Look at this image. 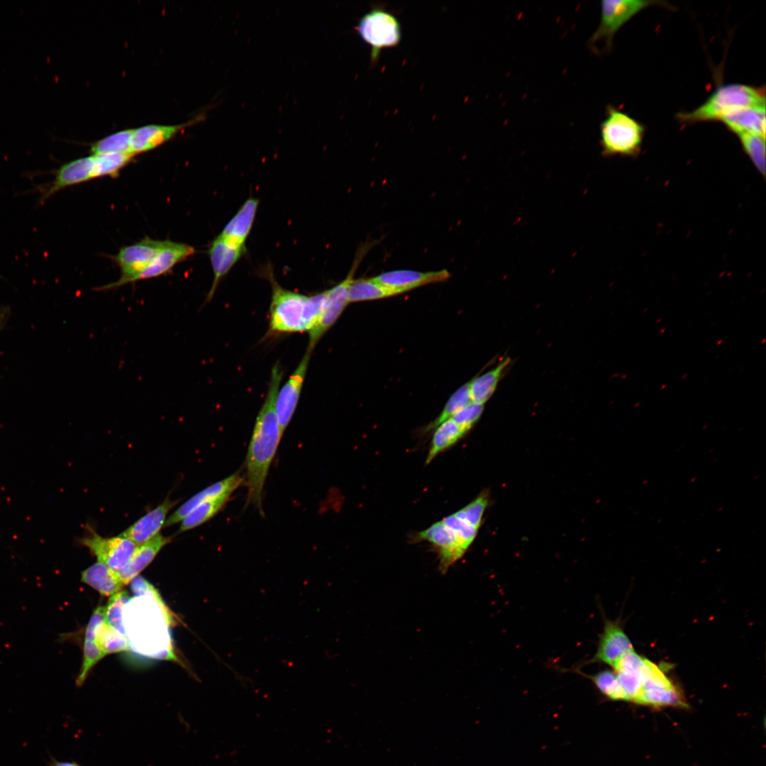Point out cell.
Returning a JSON list of instances; mask_svg holds the SVG:
<instances>
[{"label": "cell", "instance_id": "16", "mask_svg": "<svg viewBox=\"0 0 766 766\" xmlns=\"http://www.w3.org/2000/svg\"><path fill=\"white\" fill-rule=\"evenodd\" d=\"M243 483V478L235 472L222 480L216 482L204 488L173 512L166 520L165 526H169L182 521L189 513L199 505L231 494Z\"/></svg>", "mask_w": 766, "mask_h": 766}, {"label": "cell", "instance_id": "29", "mask_svg": "<svg viewBox=\"0 0 766 766\" xmlns=\"http://www.w3.org/2000/svg\"><path fill=\"white\" fill-rule=\"evenodd\" d=\"M133 131V129L118 131L94 143L90 149L92 155L109 153L131 154Z\"/></svg>", "mask_w": 766, "mask_h": 766}, {"label": "cell", "instance_id": "4", "mask_svg": "<svg viewBox=\"0 0 766 766\" xmlns=\"http://www.w3.org/2000/svg\"><path fill=\"white\" fill-rule=\"evenodd\" d=\"M645 127L635 118L609 105L600 124V145L606 157H635L641 149Z\"/></svg>", "mask_w": 766, "mask_h": 766}, {"label": "cell", "instance_id": "31", "mask_svg": "<svg viewBox=\"0 0 766 766\" xmlns=\"http://www.w3.org/2000/svg\"><path fill=\"white\" fill-rule=\"evenodd\" d=\"M472 402L470 384L468 382L458 388L450 396L440 415L427 426L425 431L436 428L443 421L450 418L457 411Z\"/></svg>", "mask_w": 766, "mask_h": 766}, {"label": "cell", "instance_id": "38", "mask_svg": "<svg viewBox=\"0 0 766 766\" xmlns=\"http://www.w3.org/2000/svg\"><path fill=\"white\" fill-rule=\"evenodd\" d=\"M484 410V404L472 401L450 418L463 431L467 432L479 420Z\"/></svg>", "mask_w": 766, "mask_h": 766}, {"label": "cell", "instance_id": "27", "mask_svg": "<svg viewBox=\"0 0 766 766\" xmlns=\"http://www.w3.org/2000/svg\"><path fill=\"white\" fill-rule=\"evenodd\" d=\"M230 496L226 494L197 506L182 520L177 533L189 531L207 522L221 511Z\"/></svg>", "mask_w": 766, "mask_h": 766}, {"label": "cell", "instance_id": "2", "mask_svg": "<svg viewBox=\"0 0 766 766\" xmlns=\"http://www.w3.org/2000/svg\"><path fill=\"white\" fill-rule=\"evenodd\" d=\"M262 272L272 287L268 335L309 332L321 313L325 292L311 296L299 294L281 287L270 266Z\"/></svg>", "mask_w": 766, "mask_h": 766}, {"label": "cell", "instance_id": "11", "mask_svg": "<svg viewBox=\"0 0 766 766\" xmlns=\"http://www.w3.org/2000/svg\"><path fill=\"white\" fill-rule=\"evenodd\" d=\"M311 353L312 351L306 350L293 373L277 392L275 412L282 433L296 409Z\"/></svg>", "mask_w": 766, "mask_h": 766}, {"label": "cell", "instance_id": "23", "mask_svg": "<svg viewBox=\"0 0 766 766\" xmlns=\"http://www.w3.org/2000/svg\"><path fill=\"white\" fill-rule=\"evenodd\" d=\"M81 580L104 596H111L124 585L116 572L99 561L82 572Z\"/></svg>", "mask_w": 766, "mask_h": 766}, {"label": "cell", "instance_id": "24", "mask_svg": "<svg viewBox=\"0 0 766 766\" xmlns=\"http://www.w3.org/2000/svg\"><path fill=\"white\" fill-rule=\"evenodd\" d=\"M509 362L510 359L506 358L492 370L478 376L469 382L472 401L484 404L490 399Z\"/></svg>", "mask_w": 766, "mask_h": 766}, {"label": "cell", "instance_id": "20", "mask_svg": "<svg viewBox=\"0 0 766 766\" xmlns=\"http://www.w3.org/2000/svg\"><path fill=\"white\" fill-rule=\"evenodd\" d=\"M719 121L736 135L749 133L765 138V106L733 111L722 116Z\"/></svg>", "mask_w": 766, "mask_h": 766}, {"label": "cell", "instance_id": "37", "mask_svg": "<svg viewBox=\"0 0 766 766\" xmlns=\"http://www.w3.org/2000/svg\"><path fill=\"white\" fill-rule=\"evenodd\" d=\"M488 500L484 495H480L473 501L454 514L472 526L479 528Z\"/></svg>", "mask_w": 766, "mask_h": 766}, {"label": "cell", "instance_id": "5", "mask_svg": "<svg viewBox=\"0 0 766 766\" xmlns=\"http://www.w3.org/2000/svg\"><path fill=\"white\" fill-rule=\"evenodd\" d=\"M663 1L650 0H604L601 2L599 26L589 40L588 45L595 53L599 45L601 52L609 51L617 31L635 15L653 4Z\"/></svg>", "mask_w": 766, "mask_h": 766}, {"label": "cell", "instance_id": "6", "mask_svg": "<svg viewBox=\"0 0 766 766\" xmlns=\"http://www.w3.org/2000/svg\"><path fill=\"white\" fill-rule=\"evenodd\" d=\"M355 30L362 40L370 46L372 62L379 59L382 49L397 46L401 38L398 19L380 6L374 7L366 13L359 20Z\"/></svg>", "mask_w": 766, "mask_h": 766}, {"label": "cell", "instance_id": "18", "mask_svg": "<svg viewBox=\"0 0 766 766\" xmlns=\"http://www.w3.org/2000/svg\"><path fill=\"white\" fill-rule=\"evenodd\" d=\"M194 252V248L190 245L165 240L161 250L154 260L135 276L132 282L165 274L177 264L192 256Z\"/></svg>", "mask_w": 766, "mask_h": 766}, {"label": "cell", "instance_id": "32", "mask_svg": "<svg viewBox=\"0 0 766 766\" xmlns=\"http://www.w3.org/2000/svg\"><path fill=\"white\" fill-rule=\"evenodd\" d=\"M94 157V178L113 177L134 157L131 154L109 153Z\"/></svg>", "mask_w": 766, "mask_h": 766}, {"label": "cell", "instance_id": "15", "mask_svg": "<svg viewBox=\"0 0 766 766\" xmlns=\"http://www.w3.org/2000/svg\"><path fill=\"white\" fill-rule=\"evenodd\" d=\"M245 251V247L233 245L219 235L211 242L209 248V255L213 279L205 302H209L211 300L221 280L230 272Z\"/></svg>", "mask_w": 766, "mask_h": 766}, {"label": "cell", "instance_id": "40", "mask_svg": "<svg viewBox=\"0 0 766 766\" xmlns=\"http://www.w3.org/2000/svg\"><path fill=\"white\" fill-rule=\"evenodd\" d=\"M49 766H82L75 761H59L50 757Z\"/></svg>", "mask_w": 766, "mask_h": 766}, {"label": "cell", "instance_id": "33", "mask_svg": "<svg viewBox=\"0 0 766 766\" xmlns=\"http://www.w3.org/2000/svg\"><path fill=\"white\" fill-rule=\"evenodd\" d=\"M95 641L105 655L130 650L126 636L106 623L100 629Z\"/></svg>", "mask_w": 766, "mask_h": 766}, {"label": "cell", "instance_id": "19", "mask_svg": "<svg viewBox=\"0 0 766 766\" xmlns=\"http://www.w3.org/2000/svg\"><path fill=\"white\" fill-rule=\"evenodd\" d=\"M258 206V199L249 197L226 223L219 235L233 245L245 247Z\"/></svg>", "mask_w": 766, "mask_h": 766}, {"label": "cell", "instance_id": "30", "mask_svg": "<svg viewBox=\"0 0 766 766\" xmlns=\"http://www.w3.org/2000/svg\"><path fill=\"white\" fill-rule=\"evenodd\" d=\"M745 153L755 165L756 170L765 175V138L753 133H742L736 135Z\"/></svg>", "mask_w": 766, "mask_h": 766}, {"label": "cell", "instance_id": "10", "mask_svg": "<svg viewBox=\"0 0 766 766\" xmlns=\"http://www.w3.org/2000/svg\"><path fill=\"white\" fill-rule=\"evenodd\" d=\"M51 181L35 186L33 191L38 194V204H44L58 192L94 178V157L78 158L60 165L53 171Z\"/></svg>", "mask_w": 766, "mask_h": 766}, {"label": "cell", "instance_id": "22", "mask_svg": "<svg viewBox=\"0 0 766 766\" xmlns=\"http://www.w3.org/2000/svg\"><path fill=\"white\" fill-rule=\"evenodd\" d=\"M170 540L171 538L159 533L150 540L138 545L128 564L117 572L123 584L129 583L138 576Z\"/></svg>", "mask_w": 766, "mask_h": 766}, {"label": "cell", "instance_id": "9", "mask_svg": "<svg viewBox=\"0 0 766 766\" xmlns=\"http://www.w3.org/2000/svg\"><path fill=\"white\" fill-rule=\"evenodd\" d=\"M80 541L96 557L99 562L116 572L128 564L138 546L121 535L105 538L94 531L83 537Z\"/></svg>", "mask_w": 766, "mask_h": 766}, {"label": "cell", "instance_id": "7", "mask_svg": "<svg viewBox=\"0 0 766 766\" xmlns=\"http://www.w3.org/2000/svg\"><path fill=\"white\" fill-rule=\"evenodd\" d=\"M369 248L368 245L365 244L358 249L347 277L340 283L324 291L325 299L321 313L316 325L309 332L308 350L313 352L316 345L336 322L349 304V286L354 279L355 272Z\"/></svg>", "mask_w": 766, "mask_h": 766}, {"label": "cell", "instance_id": "39", "mask_svg": "<svg viewBox=\"0 0 766 766\" xmlns=\"http://www.w3.org/2000/svg\"><path fill=\"white\" fill-rule=\"evenodd\" d=\"M105 612V606H99L94 610L86 628L84 640H96L100 629L106 623Z\"/></svg>", "mask_w": 766, "mask_h": 766}, {"label": "cell", "instance_id": "17", "mask_svg": "<svg viewBox=\"0 0 766 766\" xmlns=\"http://www.w3.org/2000/svg\"><path fill=\"white\" fill-rule=\"evenodd\" d=\"M177 504L168 497L160 505L148 512L120 535L130 539L137 545H141L159 534L165 526L169 511Z\"/></svg>", "mask_w": 766, "mask_h": 766}, {"label": "cell", "instance_id": "1", "mask_svg": "<svg viewBox=\"0 0 766 766\" xmlns=\"http://www.w3.org/2000/svg\"><path fill=\"white\" fill-rule=\"evenodd\" d=\"M282 377V369L276 363L272 369L267 395L255 420L246 457L247 501L262 513L264 485L283 435L275 412L276 397Z\"/></svg>", "mask_w": 766, "mask_h": 766}, {"label": "cell", "instance_id": "35", "mask_svg": "<svg viewBox=\"0 0 766 766\" xmlns=\"http://www.w3.org/2000/svg\"><path fill=\"white\" fill-rule=\"evenodd\" d=\"M441 521L454 533L466 550L475 538L478 528L457 518L455 514L444 518Z\"/></svg>", "mask_w": 766, "mask_h": 766}, {"label": "cell", "instance_id": "8", "mask_svg": "<svg viewBox=\"0 0 766 766\" xmlns=\"http://www.w3.org/2000/svg\"><path fill=\"white\" fill-rule=\"evenodd\" d=\"M165 240H154L146 237L138 243L121 248L113 257L121 270L119 279L112 283L96 288L105 291L118 288L131 283L133 278L143 271L156 257L161 250Z\"/></svg>", "mask_w": 766, "mask_h": 766}, {"label": "cell", "instance_id": "3", "mask_svg": "<svg viewBox=\"0 0 766 766\" xmlns=\"http://www.w3.org/2000/svg\"><path fill=\"white\" fill-rule=\"evenodd\" d=\"M765 106V88L742 84L719 86L699 107L677 114L684 124L719 121L724 115L740 109Z\"/></svg>", "mask_w": 766, "mask_h": 766}, {"label": "cell", "instance_id": "14", "mask_svg": "<svg viewBox=\"0 0 766 766\" xmlns=\"http://www.w3.org/2000/svg\"><path fill=\"white\" fill-rule=\"evenodd\" d=\"M633 650V646L620 623L606 619L596 653L587 664L601 662L612 666L621 655Z\"/></svg>", "mask_w": 766, "mask_h": 766}, {"label": "cell", "instance_id": "13", "mask_svg": "<svg viewBox=\"0 0 766 766\" xmlns=\"http://www.w3.org/2000/svg\"><path fill=\"white\" fill-rule=\"evenodd\" d=\"M415 539L428 541L435 546L440 558L439 568L443 573L466 551L454 533L442 521L418 533Z\"/></svg>", "mask_w": 766, "mask_h": 766}, {"label": "cell", "instance_id": "34", "mask_svg": "<svg viewBox=\"0 0 766 766\" xmlns=\"http://www.w3.org/2000/svg\"><path fill=\"white\" fill-rule=\"evenodd\" d=\"M130 598L125 591L112 595L106 607V623L120 633L126 635L123 623V610Z\"/></svg>", "mask_w": 766, "mask_h": 766}, {"label": "cell", "instance_id": "36", "mask_svg": "<svg viewBox=\"0 0 766 766\" xmlns=\"http://www.w3.org/2000/svg\"><path fill=\"white\" fill-rule=\"evenodd\" d=\"M83 653L81 670L76 679L78 687L84 684L92 667L106 655L95 640H84Z\"/></svg>", "mask_w": 766, "mask_h": 766}, {"label": "cell", "instance_id": "26", "mask_svg": "<svg viewBox=\"0 0 766 766\" xmlns=\"http://www.w3.org/2000/svg\"><path fill=\"white\" fill-rule=\"evenodd\" d=\"M465 433L451 418L440 423L433 433L426 464L430 463L439 453L454 445Z\"/></svg>", "mask_w": 766, "mask_h": 766}, {"label": "cell", "instance_id": "12", "mask_svg": "<svg viewBox=\"0 0 766 766\" xmlns=\"http://www.w3.org/2000/svg\"><path fill=\"white\" fill-rule=\"evenodd\" d=\"M450 277V274L446 269L430 272L396 270L382 272L372 278L401 294L422 286L444 282Z\"/></svg>", "mask_w": 766, "mask_h": 766}, {"label": "cell", "instance_id": "25", "mask_svg": "<svg viewBox=\"0 0 766 766\" xmlns=\"http://www.w3.org/2000/svg\"><path fill=\"white\" fill-rule=\"evenodd\" d=\"M399 294L395 290L375 282L372 278L354 279L349 286L348 301H373Z\"/></svg>", "mask_w": 766, "mask_h": 766}, {"label": "cell", "instance_id": "21", "mask_svg": "<svg viewBox=\"0 0 766 766\" xmlns=\"http://www.w3.org/2000/svg\"><path fill=\"white\" fill-rule=\"evenodd\" d=\"M187 124L147 125L133 129L131 153L135 155L161 145L174 137Z\"/></svg>", "mask_w": 766, "mask_h": 766}, {"label": "cell", "instance_id": "28", "mask_svg": "<svg viewBox=\"0 0 766 766\" xmlns=\"http://www.w3.org/2000/svg\"><path fill=\"white\" fill-rule=\"evenodd\" d=\"M577 672L589 678L597 690L606 699L611 701H628V697L614 671L605 670L594 675H587L579 671Z\"/></svg>", "mask_w": 766, "mask_h": 766}]
</instances>
